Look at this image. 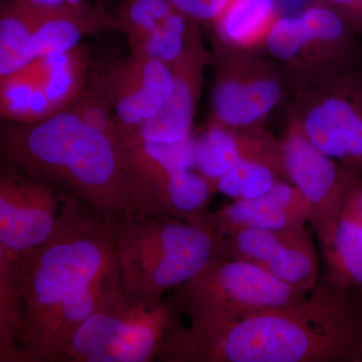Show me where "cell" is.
Returning <instances> with one entry per match:
<instances>
[{
	"instance_id": "1",
	"label": "cell",
	"mask_w": 362,
	"mask_h": 362,
	"mask_svg": "<svg viewBox=\"0 0 362 362\" xmlns=\"http://www.w3.org/2000/svg\"><path fill=\"white\" fill-rule=\"evenodd\" d=\"M116 220L71 197L44 244L0 263V299L20 311L18 362H52L93 312L123 292Z\"/></svg>"
},
{
	"instance_id": "2",
	"label": "cell",
	"mask_w": 362,
	"mask_h": 362,
	"mask_svg": "<svg viewBox=\"0 0 362 362\" xmlns=\"http://www.w3.org/2000/svg\"><path fill=\"white\" fill-rule=\"evenodd\" d=\"M166 362H362V314L347 291L317 286L297 303L221 325L178 326Z\"/></svg>"
},
{
	"instance_id": "3",
	"label": "cell",
	"mask_w": 362,
	"mask_h": 362,
	"mask_svg": "<svg viewBox=\"0 0 362 362\" xmlns=\"http://www.w3.org/2000/svg\"><path fill=\"white\" fill-rule=\"evenodd\" d=\"M4 164L77 197L108 218L130 211L123 145L64 110L35 123L2 124Z\"/></svg>"
},
{
	"instance_id": "4",
	"label": "cell",
	"mask_w": 362,
	"mask_h": 362,
	"mask_svg": "<svg viewBox=\"0 0 362 362\" xmlns=\"http://www.w3.org/2000/svg\"><path fill=\"white\" fill-rule=\"evenodd\" d=\"M115 230L123 295L132 303L161 301L220 256L221 237L206 221L128 213Z\"/></svg>"
},
{
	"instance_id": "5",
	"label": "cell",
	"mask_w": 362,
	"mask_h": 362,
	"mask_svg": "<svg viewBox=\"0 0 362 362\" xmlns=\"http://www.w3.org/2000/svg\"><path fill=\"white\" fill-rule=\"evenodd\" d=\"M175 302L132 303L123 292L93 312L52 362H147L180 325Z\"/></svg>"
},
{
	"instance_id": "6",
	"label": "cell",
	"mask_w": 362,
	"mask_h": 362,
	"mask_svg": "<svg viewBox=\"0 0 362 362\" xmlns=\"http://www.w3.org/2000/svg\"><path fill=\"white\" fill-rule=\"evenodd\" d=\"M129 178V213L202 223L214 190L195 168L194 138L176 143L123 144Z\"/></svg>"
},
{
	"instance_id": "7",
	"label": "cell",
	"mask_w": 362,
	"mask_h": 362,
	"mask_svg": "<svg viewBox=\"0 0 362 362\" xmlns=\"http://www.w3.org/2000/svg\"><path fill=\"white\" fill-rule=\"evenodd\" d=\"M357 35L334 11L312 4L300 13L282 14L264 51L284 71L292 94L354 68Z\"/></svg>"
},
{
	"instance_id": "8",
	"label": "cell",
	"mask_w": 362,
	"mask_h": 362,
	"mask_svg": "<svg viewBox=\"0 0 362 362\" xmlns=\"http://www.w3.org/2000/svg\"><path fill=\"white\" fill-rule=\"evenodd\" d=\"M307 294L254 264L216 257L180 288L175 303L192 325L207 327L297 303Z\"/></svg>"
},
{
	"instance_id": "9",
	"label": "cell",
	"mask_w": 362,
	"mask_h": 362,
	"mask_svg": "<svg viewBox=\"0 0 362 362\" xmlns=\"http://www.w3.org/2000/svg\"><path fill=\"white\" fill-rule=\"evenodd\" d=\"M211 113L209 124L230 128L265 127L291 95L288 78L265 51H244L214 40Z\"/></svg>"
},
{
	"instance_id": "10",
	"label": "cell",
	"mask_w": 362,
	"mask_h": 362,
	"mask_svg": "<svg viewBox=\"0 0 362 362\" xmlns=\"http://www.w3.org/2000/svg\"><path fill=\"white\" fill-rule=\"evenodd\" d=\"M288 117L326 156L362 173V71L356 66L288 98Z\"/></svg>"
},
{
	"instance_id": "11",
	"label": "cell",
	"mask_w": 362,
	"mask_h": 362,
	"mask_svg": "<svg viewBox=\"0 0 362 362\" xmlns=\"http://www.w3.org/2000/svg\"><path fill=\"white\" fill-rule=\"evenodd\" d=\"M280 148L286 180L308 204L309 223L325 251L332 244L347 195L361 173L323 153L289 119Z\"/></svg>"
},
{
	"instance_id": "12",
	"label": "cell",
	"mask_w": 362,
	"mask_h": 362,
	"mask_svg": "<svg viewBox=\"0 0 362 362\" xmlns=\"http://www.w3.org/2000/svg\"><path fill=\"white\" fill-rule=\"evenodd\" d=\"M71 195L2 164L0 175V263L44 244L59 225Z\"/></svg>"
},
{
	"instance_id": "13",
	"label": "cell",
	"mask_w": 362,
	"mask_h": 362,
	"mask_svg": "<svg viewBox=\"0 0 362 362\" xmlns=\"http://www.w3.org/2000/svg\"><path fill=\"white\" fill-rule=\"evenodd\" d=\"M221 239V258L254 264L298 291L309 293L318 286V257L306 226L244 228Z\"/></svg>"
},
{
	"instance_id": "14",
	"label": "cell",
	"mask_w": 362,
	"mask_h": 362,
	"mask_svg": "<svg viewBox=\"0 0 362 362\" xmlns=\"http://www.w3.org/2000/svg\"><path fill=\"white\" fill-rule=\"evenodd\" d=\"M94 75L115 112L121 135L156 117L173 89L171 66L133 52Z\"/></svg>"
},
{
	"instance_id": "15",
	"label": "cell",
	"mask_w": 362,
	"mask_h": 362,
	"mask_svg": "<svg viewBox=\"0 0 362 362\" xmlns=\"http://www.w3.org/2000/svg\"><path fill=\"white\" fill-rule=\"evenodd\" d=\"M211 54L204 45L188 52L171 66L173 84L165 104L156 117L131 132L122 134L123 144L176 143L192 137L197 104L201 98L206 66Z\"/></svg>"
},
{
	"instance_id": "16",
	"label": "cell",
	"mask_w": 362,
	"mask_h": 362,
	"mask_svg": "<svg viewBox=\"0 0 362 362\" xmlns=\"http://www.w3.org/2000/svg\"><path fill=\"white\" fill-rule=\"evenodd\" d=\"M195 168L213 185L247 159L281 156L280 139L265 127L230 128L209 124L194 139Z\"/></svg>"
},
{
	"instance_id": "17",
	"label": "cell",
	"mask_w": 362,
	"mask_h": 362,
	"mask_svg": "<svg viewBox=\"0 0 362 362\" xmlns=\"http://www.w3.org/2000/svg\"><path fill=\"white\" fill-rule=\"evenodd\" d=\"M110 32H119L118 23L100 6L87 4L40 13L30 52L35 59L63 54L77 47L86 37Z\"/></svg>"
},
{
	"instance_id": "18",
	"label": "cell",
	"mask_w": 362,
	"mask_h": 362,
	"mask_svg": "<svg viewBox=\"0 0 362 362\" xmlns=\"http://www.w3.org/2000/svg\"><path fill=\"white\" fill-rule=\"evenodd\" d=\"M281 16L277 0H226L211 25L216 42L244 51H264Z\"/></svg>"
},
{
	"instance_id": "19",
	"label": "cell",
	"mask_w": 362,
	"mask_h": 362,
	"mask_svg": "<svg viewBox=\"0 0 362 362\" xmlns=\"http://www.w3.org/2000/svg\"><path fill=\"white\" fill-rule=\"evenodd\" d=\"M325 252L331 284L362 290V180L352 185L338 221L332 244Z\"/></svg>"
},
{
	"instance_id": "20",
	"label": "cell",
	"mask_w": 362,
	"mask_h": 362,
	"mask_svg": "<svg viewBox=\"0 0 362 362\" xmlns=\"http://www.w3.org/2000/svg\"><path fill=\"white\" fill-rule=\"evenodd\" d=\"M35 64L40 85L57 113L74 106L89 83V54L83 45L35 59Z\"/></svg>"
},
{
	"instance_id": "21",
	"label": "cell",
	"mask_w": 362,
	"mask_h": 362,
	"mask_svg": "<svg viewBox=\"0 0 362 362\" xmlns=\"http://www.w3.org/2000/svg\"><path fill=\"white\" fill-rule=\"evenodd\" d=\"M279 209H302L310 214L308 204L299 189L289 181L283 180L262 197L237 199L216 213L207 214L206 221L221 238L251 228L261 216Z\"/></svg>"
},
{
	"instance_id": "22",
	"label": "cell",
	"mask_w": 362,
	"mask_h": 362,
	"mask_svg": "<svg viewBox=\"0 0 362 362\" xmlns=\"http://www.w3.org/2000/svg\"><path fill=\"white\" fill-rule=\"evenodd\" d=\"M40 13L21 0H1L0 6V78L33 61L30 47Z\"/></svg>"
},
{
	"instance_id": "23",
	"label": "cell",
	"mask_w": 362,
	"mask_h": 362,
	"mask_svg": "<svg viewBox=\"0 0 362 362\" xmlns=\"http://www.w3.org/2000/svg\"><path fill=\"white\" fill-rule=\"evenodd\" d=\"M0 107L7 122H40L57 113L40 85L35 59L21 70L0 78Z\"/></svg>"
},
{
	"instance_id": "24",
	"label": "cell",
	"mask_w": 362,
	"mask_h": 362,
	"mask_svg": "<svg viewBox=\"0 0 362 362\" xmlns=\"http://www.w3.org/2000/svg\"><path fill=\"white\" fill-rule=\"evenodd\" d=\"M286 180L282 158L264 157L247 159L233 166L214 182L216 192L237 199H252L270 192L276 183Z\"/></svg>"
},
{
	"instance_id": "25",
	"label": "cell",
	"mask_w": 362,
	"mask_h": 362,
	"mask_svg": "<svg viewBox=\"0 0 362 362\" xmlns=\"http://www.w3.org/2000/svg\"><path fill=\"white\" fill-rule=\"evenodd\" d=\"M176 11L169 0H123L113 16L131 49L156 33Z\"/></svg>"
},
{
	"instance_id": "26",
	"label": "cell",
	"mask_w": 362,
	"mask_h": 362,
	"mask_svg": "<svg viewBox=\"0 0 362 362\" xmlns=\"http://www.w3.org/2000/svg\"><path fill=\"white\" fill-rule=\"evenodd\" d=\"M71 110L86 125L123 145L121 128L117 121L115 112L105 96L94 74L90 76L85 92Z\"/></svg>"
},
{
	"instance_id": "27",
	"label": "cell",
	"mask_w": 362,
	"mask_h": 362,
	"mask_svg": "<svg viewBox=\"0 0 362 362\" xmlns=\"http://www.w3.org/2000/svg\"><path fill=\"white\" fill-rule=\"evenodd\" d=\"M188 18L197 23L211 25L225 6L226 0H169Z\"/></svg>"
},
{
	"instance_id": "28",
	"label": "cell",
	"mask_w": 362,
	"mask_h": 362,
	"mask_svg": "<svg viewBox=\"0 0 362 362\" xmlns=\"http://www.w3.org/2000/svg\"><path fill=\"white\" fill-rule=\"evenodd\" d=\"M312 4H319L334 11L358 35H361L362 0H312Z\"/></svg>"
},
{
	"instance_id": "29",
	"label": "cell",
	"mask_w": 362,
	"mask_h": 362,
	"mask_svg": "<svg viewBox=\"0 0 362 362\" xmlns=\"http://www.w3.org/2000/svg\"><path fill=\"white\" fill-rule=\"evenodd\" d=\"M69 4L74 6H87L88 0H68Z\"/></svg>"
}]
</instances>
